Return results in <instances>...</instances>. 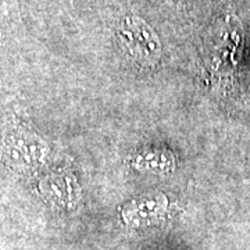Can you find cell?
Wrapping results in <instances>:
<instances>
[{
    "mask_svg": "<svg viewBox=\"0 0 250 250\" xmlns=\"http://www.w3.org/2000/svg\"><path fill=\"white\" fill-rule=\"evenodd\" d=\"M120 46L129 59L141 64H154L160 56V43L147 24L136 17H125L117 28Z\"/></svg>",
    "mask_w": 250,
    "mask_h": 250,
    "instance_id": "6da1fadb",
    "label": "cell"
}]
</instances>
